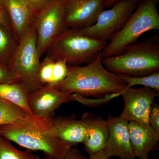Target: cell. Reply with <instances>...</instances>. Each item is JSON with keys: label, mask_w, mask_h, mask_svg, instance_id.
Returning a JSON list of instances; mask_svg holds the SVG:
<instances>
[{"label": "cell", "mask_w": 159, "mask_h": 159, "mask_svg": "<svg viewBox=\"0 0 159 159\" xmlns=\"http://www.w3.org/2000/svg\"><path fill=\"white\" fill-rule=\"evenodd\" d=\"M158 0H140L122 29L109 41L101 53L102 59L121 54L126 47L151 30L159 29Z\"/></svg>", "instance_id": "4"}, {"label": "cell", "mask_w": 159, "mask_h": 159, "mask_svg": "<svg viewBox=\"0 0 159 159\" xmlns=\"http://www.w3.org/2000/svg\"><path fill=\"white\" fill-rule=\"evenodd\" d=\"M62 159H87L85 156L82 155L77 148L71 147L65 157Z\"/></svg>", "instance_id": "26"}, {"label": "cell", "mask_w": 159, "mask_h": 159, "mask_svg": "<svg viewBox=\"0 0 159 159\" xmlns=\"http://www.w3.org/2000/svg\"><path fill=\"white\" fill-rule=\"evenodd\" d=\"M0 6H1V7H3L2 4V1H1V0H0Z\"/></svg>", "instance_id": "31"}, {"label": "cell", "mask_w": 159, "mask_h": 159, "mask_svg": "<svg viewBox=\"0 0 159 159\" xmlns=\"http://www.w3.org/2000/svg\"><path fill=\"white\" fill-rule=\"evenodd\" d=\"M32 24L38 52L41 58L52 43L68 29L65 21L62 0H51L37 12Z\"/></svg>", "instance_id": "8"}, {"label": "cell", "mask_w": 159, "mask_h": 159, "mask_svg": "<svg viewBox=\"0 0 159 159\" xmlns=\"http://www.w3.org/2000/svg\"><path fill=\"white\" fill-rule=\"evenodd\" d=\"M17 82H19V78L16 74L9 66L0 63V84Z\"/></svg>", "instance_id": "24"}, {"label": "cell", "mask_w": 159, "mask_h": 159, "mask_svg": "<svg viewBox=\"0 0 159 159\" xmlns=\"http://www.w3.org/2000/svg\"><path fill=\"white\" fill-rule=\"evenodd\" d=\"M26 115L17 106L0 99V126L12 124Z\"/></svg>", "instance_id": "19"}, {"label": "cell", "mask_w": 159, "mask_h": 159, "mask_svg": "<svg viewBox=\"0 0 159 159\" xmlns=\"http://www.w3.org/2000/svg\"><path fill=\"white\" fill-rule=\"evenodd\" d=\"M107 44L85 36L78 29H68L52 43L45 54L54 60L64 61L68 66L88 64Z\"/></svg>", "instance_id": "5"}, {"label": "cell", "mask_w": 159, "mask_h": 159, "mask_svg": "<svg viewBox=\"0 0 159 159\" xmlns=\"http://www.w3.org/2000/svg\"><path fill=\"white\" fill-rule=\"evenodd\" d=\"M140 1L118 0L110 9L99 14L94 25L78 31L85 36L107 42L124 27Z\"/></svg>", "instance_id": "7"}, {"label": "cell", "mask_w": 159, "mask_h": 159, "mask_svg": "<svg viewBox=\"0 0 159 159\" xmlns=\"http://www.w3.org/2000/svg\"><path fill=\"white\" fill-rule=\"evenodd\" d=\"M55 60L46 55L40 62L39 77L41 85L51 86L53 80Z\"/></svg>", "instance_id": "22"}, {"label": "cell", "mask_w": 159, "mask_h": 159, "mask_svg": "<svg viewBox=\"0 0 159 159\" xmlns=\"http://www.w3.org/2000/svg\"><path fill=\"white\" fill-rule=\"evenodd\" d=\"M68 73V65L63 60H55L53 80L50 86L57 87L63 81Z\"/></svg>", "instance_id": "23"}, {"label": "cell", "mask_w": 159, "mask_h": 159, "mask_svg": "<svg viewBox=\"0 0 159 159\" xmlns=\"http://www.w3.org/2000/svg\"><path fill=\"white\" fill-rule=\"evenodd\" d=\"M121 96L124 101V107L120 116L129 121L149 125L152 106L159 93L149 88H128Z\"/></svg>", "instance_id": "9"}, {"label": "cell", "mask_w": 159, "mask_h": 159, "mask_svg": "<svg viewBox=\"0 0 159 159\" xmlns=\"http://www.w3.org/2000/svg\"><path fill=\"white\" fill-rule=\"evenodd\" d=\"M72 94L46 85L28 94V104L34 116L53 119L61 105L73 101Z\"/></svg>", "instance_id": "12"}, {"label": "cell", "mask_w": 159, "mask_h": 159, "mask_svg": "<svg viewBox=\"0 0 159 159\" xmlns=\"http://www.w3.org/2000/svg\"><path fill=\"white\" fill-rule=\"evenodd\" d=\"M68 29H80L93 25L105 8L106 0H62Z\"/></svg>", "instance_id": "10"}, {"label": "cell", "mask_w": 159, "mask_h": 159, "mask_svg": "<svg viewBox=\"0 0 159 159\" xmlns=\"http://www.w3.org/2000/svg\"><path fill=\"white\" fill-rule=\"evenodd\" d=\"M29 92L20 83L0 84V99L17 106L28 115H33L28 104Z\"/></svg>", "instance_id": "17"}, {"label": "cell", "mask_w": 159, "mask_h": 159, "mask_svg": "<svg viewBox=\"0 0 159 159\" xmlns=\"http://www.w3.org/2000/svg\"><path fill=\"white\" fill-rule=\"evenodd\" d=\"M53 119L27 114L12 124L0 126V134L28 150L42 152L47 159H62L72 146L55 135Z\"/></svg>", "instance_id": "1"}, {"label": "cell", "mask_w": 159, "mask_h": 159, "mask_svg": "<svg viewBox=\"0 0 159 159\" xmlns=\"http://www.w3.org/2000/svg\"><path fill=\"white\" fill-rule=\"evenodd\" d=\"M149 159V158H148V159Z\"/></svg>", "instance_id": "33"}, {"label": "cell", "mask_w": 159, "mask_h": 159, "mask_svg": "<svg viewBox=\"0 0 159 159\" xmlns=\"http://www.w3.org/2000/svg\"><path fill=\"white\" fill-rule=\"evenodd\" d=\"M128 128L136 157L147 159L149 152L158 150L159 134L150 125L129 121Z\"/></svg>", "instance_id": "14"}, {"label": "cell", "mask_w": 159, "mask_h": 159, "mask_svg": "<svg viewBox=\"0 0 159 159\" xmlns=\"http://www.w3.org/2000/svg\"><path fill=\"white\" fill-rule=\"evenodd\" d=\"M85 129L83 144L89 156L102 151L108 136L106 120L91 113H85L80 119Z\"/></svg>", "instance_id": "13"}, {"label": "cell", "mask_w": 159, "mask_h": 159, "mask_svg": "<svg viewBox=\"0 0 159 159\" xmlns=\"http://www.w3.org/2000/svg\"><path fill=\"white\" fill-rule=\"evenodd\" d=\"M0 24L12 29L8 14L5 9L1 6H0Z\"/></svg>", "instance_id": "28"}, {"label": "cell", "mask_w": 159, "mask_h": 159, "mask_svg": "<svg viewBox=\"0 0 159 159\" xmlns=\"http://www.w3.org/2000/svg\"><path fill=\"white\" fill-rule=\"evenodd\" d=\"M1 136V134H0V136Z\"/></svg>", "instance_id": "32"}, {"label": "cell", "mask_w": 159, "mask_h": 159, "mask_svg": "<svg viewBox=\"0 0 159 159\" xmlns=\"http://www.w3.org/2000/svg\"><path fill=\"white\" fill-rule=\"evenodd\" d=\"M18 43L12 29L0 24V63L9 66Z\"/></svg>", "instance_id": "18"}, {"label": "cell", "mask_w": 159, "mask_h": 159, "mask_svg": "<svg viewBox=\"0 0 159 159\" xmlns=\"http://www.w3.org/2000/svg\"><path fill=\"white\" fill-rule=\"evenodd\" d=\"M108 136L103 151L108 159L116 157L122 159H136L131 143L129 121L119 116H109L106 120Z\"/></svg>", "instance_id": "11"}, {"label": "cell", "mask_w": 159, "mask_h": 159, "mask_svg": "<svg viewBox=\"0 0 159 159\" xmlns=\"http://www.w3.org/2000/svg\"><path fill=\"white\" fill-rule=\"evenodd\" d=\"M128 88L135 85H142L149 88L159 93V72L143 77H132L123 74H118Z\"/></svg>", "instance_id": "21"}, {"label": "cell", "mask_w": 159, "mask_h": 159, "mask_svg": "<svg viewBox=\"0 0 159 159\" xmlns=\"http://www.w3.org/2000/svg\"><path fill=\"white\" fill-rule=\"evenodd\" d=\"M159 41L157 36L127 46L121 54L102 59L111 73L143 77L159 72Z\"/></svg>", "instance_id": "3"}, {"label": "cell", "mask_w": 159, "mask_h": 159, "mask_svg": "<svg viewBox=\"0 0 159 159\" xmlns=\"http://www.w3.org/2000/svg\"><path fill=\"white\" fill-rule=\"evenodd\" d=\"M0 159H41L27 149L20 151L15 148L9 140L0 136Z\"/></svg>", "instance_id": "20"}, {"label": "cell", "mask_w": 159, "mask_h": 159, "mask_svg": "<svg viewBox=\"0 0 159 159\" xmlns=\"http://www.w3.org/2000/svg\"><path fill=\"white\" fill-rule=\"evenodd\" d=\"M118 0H106L105 7H110L113 6Z\"/></svg>", "instance_id": "30"}, {"label": "cell", "mask_w": 159, "mask_h": 159, "mask_svg": "<svg viewBox=\"0 0 159 159\" xmlns=\"http://www.w3.org/2000/svg\"><path fill=\"white\" fill-rule=\"evenodd\" d=\"M149 122L154 130L159 134V106L154 102L152 106Z\"/></svg>", "instance_id": "25"}, {"label": "cell", "mask_w": 159, "mask_h": 159, "mask_svg": "<svg viewBox=\"0 0 159 159\" xmlns=\"http://www.w3.org/2000/svg\"><path fill=\"white\" fill-rule=\"evenodd\" d=\"M40 59L32 24L19 41L17 48L9 66L18 77L19 82L29 93L42 87L39 77Z\"/></svg>", "instance_id": "6"}, {"label": "cell", "mask_w": 159, "mask_h": 159, "mask_svg": "<svg viewBox=\"0 0 159 159\" xmlns=\"http://www.w3.org/2000/svg\"><path fill=\"white\" fill-rule=\"evenodd\" d=\"M89 159H109L106 156L103 151H101L97 153L90 157Z\"/></svg>", "instance_id": "29"}, {"label": "cell", "mask_w": 159, "mask_h": 159, "mask_svg": "<svg viewBox=\"0 0 159 159\" xmlns=\"http://www.w3.org/2000/svg\"><path fill=\"white\" fill-rule=\"evenodd\" d=\"M56 88L83 97L101 98L111 94L121 95L128 87L118 74L104 66L100 53L93 61L86 66H68L67 76Z\"/></svg>", "instance_id": "2"}, {"label": "cell", "mask_w": 159, "mask_h": 159, "mask_svg": "<svg viewBox=\"0 0 159 159\" xmlns=\"http://www.w3.org/2000/svg\"><path fill=\"white\" fill-rule=\"evenodd\" d=\"M53 125L55 135L72 147L83 142L85 137V127L81 120L77 119L75 115L68 117H54Z\"/></svg>", "instance_id": "16"}, {"label": "cell", "mask_w": 159, "mask_h": 159, "mask_svg": "<svg viewBox=\"0 0 159 159\" xmlns=\"http://www.w3.org/2000/svg\"><path fill=\"white\" fill-rule=\"evenodd\" d=\"M11 23L12 30L19 41L32 25L37 11L26 0H1Z\"/></svg>", "instance_id": "15"}, {"label": "cell", "mask_w": 159, "mask_h": 159, "mask_svg": "<svg viewBox=\"0 0 159 159\" xmlns=\"http://www.w3.org/2000/svg\"><path fill=\"white\" fill-rule=\"evenodd\" d=\"M37 12L41 10L51 0H26Z\"/></svg>", "instance_id": "27"}]
</instances>
